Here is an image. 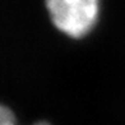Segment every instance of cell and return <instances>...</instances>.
<instances>
[{
  "label": "cell",
  "instance_id": "6da1fadb",
  "mask_svg": "<svg viewBox=\"0 0 125 125\" xmlns=\"http://www.w3.org/2000/svg\"><path fill=\"white\" fill-rule=\"evenodd\" d=\"M54 26L72 38L93 30L100 14V0H46Z\"/></svg>",
  "mask_w": 125,
  "mask_h": 125
},
{
  "label": "cell",
  "instance_id": "7a4b0ae2",
  "mask_svg": "<svg viewBox=\"0 0 125 125\" xmlns=\"http://www.w3.org/2000/svg\"><path fill=\"white\" fill-rule=\"evenodd\" d=\"M0 125H17V119L9 107L0 104ZM35 125H50L46 121H40Z\"/></svg>",
  "mask_w": 125,
  "mask_h": 125
}]
</instances>
